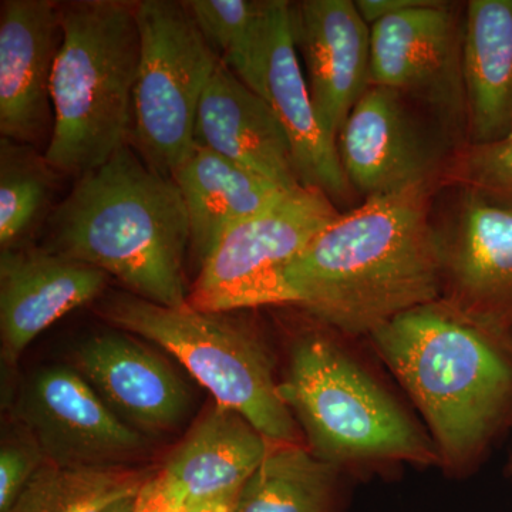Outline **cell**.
Listing matches in <instances>:
<instances>
[{
  "label": "cell",
  "instance_id": "cell-6",
  "mask_svg": "<svg viewBox=\"0 0 512 512\" xmlns=\"http://www.w3.org/2000/svg\"><path fill=\"white\" fill-rule=\"evenodd\" d=\"M279 393L312 453L330 464L437 458L402 407L328 336L311 333L293 345Z\"/></svg>",
  "mask_w": 512,
  "mask_h": 512
},
{
  "label": "cell",
  "instance_id": "cell-18",
  "mask_svg": "<svg viewBox=\"0 0 512 512\" xmlns=\"http://www.w3.org/2000/svg\"><path fill=\"white\" fill-rule=\"evenodd\" d=\"M289 6L274 0L261 97L285 128L303 187L319 188L332 201L346 200L352 187L343 173L338 144L323 133L313 109L293 42Z\"/></svg>",
  "mask_w": 512,
  "mask_h": 512
},
{
  "label": "cell",
  "instance_id": "cell-1",
  "mask_svg": "<svg viewBox=\"0 0 512 512\" xmlns=\"http://www.w3.org/2000/svg\"><path fill=\"white\" fill-rule=\"evenodd\" d=\"M433 185L369 198L339 214L281 275L285 305L350 335H373L440 301L443 247L431 221Z\"/></svg>",
  "mask_w": 512,
  "mask_h": 512
},
{
  "label": "cell",
  "instance_id": "cell-24",
  "mask_svg": "<svg viewBox=\"0 0 512 512\" xmlns=\"http://www.w3.org/2000/svg\"><path fill=\"white\" fill-rule=\"evenodd\" d=\"M185 5L221 63L261 96L274 0H188Z\"/></svg>",
  "mask_w": 512,
  "mask_h": 512
},
{
  "label": "cell",
  "instance_id": "cell-8",
  "mask_svg": "<svg viewBox=\"0 0 512 512\" xmlns=\"http://www.w3.org/2000/svg\"><path fill=\"white\" fill-rule=\"evenodd\" d=\"M339 214L319 188L282 192L222 235L198 268L188 305L204 312L285 305L282 271Z\"/></svg>",
  "mask_w": 512,
  "mask_h": 512
},
{
  "label": "cell",
  "instance_id": "cell-22",
  "mask_svg": "<svg viewBox=\"0 0 512 512\" xmlns=\"http://www.w3.org/2000/svg\"><path fill=\"white\" fill-rule=\"evenodd\" d=\"M335 467L299 446L271 441L232 512H333Z\"/></svg>",
  "mask_w": 512,
  "mask_h": 512
},
{
  "label": "cell",
  "instance_id": "cell-25",
  "mask_svg": "<svg viewBox=\"0 0 512 512\" xmlns=\"http://www.w3.org/2000/svg\"><path fill=\"white\" fill-rule=\"evenodd\" d=\"M62 177L45 153L30 144L0 138V247H22L45 227L55 210Z\"/></svg>",
  "mask_w": 512,
  "mask_h": 512
},
{
  "label": "cell",
  "instance_id": "cell-14",
  "mask_svg": "<svg viewBox=\"0 0 512 512\" xmlns=\"http://www.w3.org/2000/svg\"><path fill=\"white\" fill-rule=\"evenodd\" d=\"M62 9L52 0L0 3V134L39 148L53 131L52 76Z\"/></svg>",
  "mask_w": 512,
  "mask_h": 512
},
{
  "label": "cell",
  "instance_id": "cell-30",
  "mask_svg": "<svg viewBox=\"0 0 512 512\" xmlns=\"http://www.w3.org/2000/svg\"><path fill=\"white\" fill-rule=\"evenodd\" d=\"M239 494L241 493L224 495V497L191 505L190 512H232L237 505Z\"/></svg>",
  "mask_w": 512,
  "mask_h": 512
},
{
  "label": "cell",
  "instance_id": "cell-13",
  "mask_svg": "<svg viewBox=\"0 0 512 512\" xmlns=\"http://www.w3.org/2000/svg\"><path fill=\"white\" fill-rule=\"evenodd\" d=\"M293 42L323 133L338 144L340 131L370 80V26L352 0L291 3Z\"/></svg>",
  "mask_w": 512,
  "mask_h": 512
},
{
  "label": "cell",
  "instance_id": "cell-5",
  "mask_svg": "<svg viewBox=\"0 0 512 512\" xmlns=\"http://www.w3.org/2000/svg\"><path fill=\"white\" fill-rule=\"evenodd\" d=\"M99 313L174 356L217 404L242 414L269 441L298 443V427L279 393L265 343L229 312L198 311L188 303L170 308L113 293Z\"/></svg>",
  "mask_w": 512,
  "mask_h": 512
},
{
  "label": "cell",
  "instance_id": "cell-26",
  "mask_svg": "<svg viewBox=\"0 0 512 512\" xmlns=\"http://www.w3.org/2000/svg\"><path fill=\"white\" fill-rule=\"evenodd\" d=\"M441 178L512 212V136L493 143L464 144L448 158Z\"/></svg>",
  "mask_w": 512,
  "mask_h": 512
},
{
  "label": "cell",
  "instance_id": "cell-20",
  "mask_svg": "<svg viewBox=\"0 0 512 512\" xmlns=\"http://www.w3.org/2000/svg\"><path fill=\"white\" fill-rule=\"evenodd\" d=\"M467 144L512 136V0H470L464 15Z\"/></svg>",
  "mask_w": 512,
  "mask_h": 512
},
{
  "label": "cell",
  "instance_id": "cell-2",
  "mask_svg": "<svg viewBox=\"0 0 512 512\" xmlns=\"http://www.w3.org/2000/svg\"><path fill=\"white\" fill-rule=\"evenodd\" d=\"M45 227L47 251L101 269L138 298L187 305L191 229L183 195L133 147L77 178Z\"/></svg>",
  "mask_w": 512,
  "mask_h": 512
},
{
  "label": "cell",
  "instance_id": "cell-3",
  "mask_svg": "<svg viewBox=\"0 0 512 512\" xmlns=\"http://www.w3.org/2000/svg\"><path fill=\"white\" fill-rule=\"evenodd\" d=\"M60 9L45 156L62 177L77 180L131 144L140 35L136 2L74 0Z\"/></svg>",
  "mask_w": 512,
  "mask_h": 512
},
{
  "label": "cell",
  "instance_id": "cell-10",
  "mask_svg": "<svg viewBox=\"0 0 512 512\" xmlns=\"http://www.w3.org/2000/svg\"><path fill=\"white\" fill-rule=\"evenodd\" d=\"M397 90L370 86L340 131L338 150L352 190L384 197L441 178L446 144Z\"/></svg>",
  "mask_w": 512,
  "mask_h": 512
},
{
  "label": "cell",
  "instance_id": "cell-15",
  "mask_svg": "<svg viewBox=\"0 0 512 512\" xmlns=\"http://www.w3.org/2000/svg\"><path fill=\"white\" fill-rule=\"evenodd\" d=\"M73 367L138 433L173 430L190 406L187 387L173 367L124 330L82 340L74 349Z\"/></svg>",
  "mask_w": 512,
  "mask_h": 512
},
{
  "label": "cell",
  "instance_id": "cell-16",
  "mask_svg": "<svg viewBox=\"0 0 512 512\" xmlns=\"http://www.w3.org/2000/svg\"><path fill=\"white\" fill-rule=\"evenodd\" d=\"M107 274L32 242L0 254L3 359L15 363L30 343L67 313L99 298Z\"/></svg>",
  "mask_w": 512,
  "mask_h": 512
},
{
  "label": "cell",
  "instance_id": "cell-7",
  "mask_svg": "<svg viewBox=\"0 0 512 512\" xmlns=\"http://www.w3.org/2000/svg\"><path fill=\"white\" fill-rule=\"evenodd\" d=\"M140 62L130 146L165 175L190 156L202 96L220 57L185 2H136Z\"/></svg>",
  "mask_w": 512,
  "mask_h": 512
},
{
  "label": "cell",
  "instance_id": "cell-27",
  "mask_svg": "<svg viewBox=\"0 0 512 512\" xmlns=\"http://www.w3.org/2000/svg\"><path fill=\"white\" fill-rule=\"evenodd\" d=\"M30 439V437H29ZM46 463L35 441L3 444L0 451V512H9L33 474Z\"/></svg>",
  "mask_w": 512,
  "mask_h": 512
},
{
  "label": "cell",
  "instance_id": "cell-29",
  "mask_svg": "<svg viewBox=\"0 0 512 512\" xmlns=\"http://www.w3.org/2000/svg\"><path fill=\"white\" fill-rule=\"evenodd\" d=\"M430 0H356L355 5L360 16L369 26L389 16L399 15L404 10L419 8Z\"/></svg>",
  "mask_w": 512,
  "mask_h": 512
},
{
  "label": "cell",
  "instance_id": "cell-19",
  "mask_svg": "<svg viewBox=\"0 0 512 512\" xmlns=\"http://www.w3.org/2000/svg\"><path fill=\"white\" fill-rule=\"evenodd\" d=\"M269 446L271 441L251 421L217 404L175 447L160 474L190 505L238 494Z\"/></svg>",
  "mask_w": 512,
  "mask_h": 512
},
{
  "label": "cell",
  "instance_id": "cell-11",
  "mask_svg": "<svg viewBox=\"0 0 512 512\" xmlns=\"http://www.w3.org/2000/svg\"><path fill=\"white\" fill-rule=\"evenodd\" d=\"M18 412L46 463L56 466H128L147 450L143 434L111 412L74 367L33 373Z\"/></svg>",
  "mask_w": 512,
  "mask_h": 512
},
{
  "label": "cell",
  "instance_id": "cell-9",
  "mask_svg": "<svg viewBox=\"0 0 512 512\" xmlns=\"http://www.w3.org/2000/svg\"><path fill=\"white\" fill-rule=\"evenodd\" d=\"M463 32L464 18L441 0L379 20L370 26L372 86L397 90L466 133Z\"/></svg>",
  "mask_w": 512,
  "mask_h": 512
},
{
  "label": "cell",
  "instance_id": "cell-4",
  "mask_svg": "<svg viewBox=\"0 0 512 512\" xmlns=\"http://www.w3.org/2000/svg\"><path fill=\"white\" fill-rule=\"evenodd\" d=\"M429 421L441 456L461 463L484 443L512 393L497 339L441 302L397 316L370 335Z\"/></svg>",
  "mask_w": 512,
  "mask_h": 512
},
{
  "label": "cell",
  "instance_id": "cell-28",
  "mask_svg": "<svg viewBox=\"0 0 512 512\" xmlns=\"http://www.w3.org/2000/svg\"><path fill=\"white\" fill-rule=\"evenodd\" d=\"M191 505L160 473L150 476L134 498L133 512H190Z\"/></svg>",
  "mask_w": 512,
  "mask_h": 512
},
{
  "label": "cell",
  "instance_id": "cell-12",
  "mask_svg": "<svg viewBox=\"0 0 512 512\" xmlns=\"http://www.w3.org/2000/svg\"><path fill=\"white\" fill-rule=\"evenodd\" d=\"M443 229L440 301L498 339L512 330V212L460 190Z\"/></svg>",
  "mask_w": 512,
  "mask_h": 512
},
{
  "label": "cell",
  "instance_id": "cell-23",
  "mask_svg": "<svg viewBox=\"0 0 512 512\" xmlns=\"http://www.w3.org/2000/svg\"><path fill=\"white\" fill-rule=\"evenodd\" d=\"M150 478L128 466H56L33 474L9 512H109Z\"/></svg>",
  "mask_w": 512,
  "mask_h": 512
},
{
  "label": "cell",
  "instance_id": "cell-17",
  "mask_svg": "<svg viewBox=\"0 0 512 512\" xmlns=\"http://www.w3.org/2000/svg\"><path fill=\"white\" fill-rule=\"evenodd\" d=\"M195 143L282 190L302 187L291 141L274 110L221 62L202 96Z\"/></svg>",
  "mask_w": 512,
  "mask_h": 512
},
{
  "label": "cell",
  "instance_id": "cell-21",
  "mask_svg": "<svg viewBox=\"0 0 512 512\" xmlns=\"http://www.w3.org/2000/svg\"><path fill=\"white\" fill-rule=\"evenodd\" d=\"M171 177L187 208L190 254L198 268L232 225L264 210L286 191L197 143Z\"/></svg>",
  "mask_w": 512,
  "mask_h": 512
},
{
  "label": "cell",
  "instance_id": "cell-31",
  "mask_svg": "<svg viewBox=\"0 0 512 512\" xmlns=\"http://www.w3.org/2000/svg\"><path fill=\"white\" fill-rule=\"evenodd\" d=\"M134 498H128L126 501H121V503L117 504L116 507L111 508L109 512H133Z\"/></svg>",
  "mask_w": 512,
  "mask_h": 512
}]
</instances>
